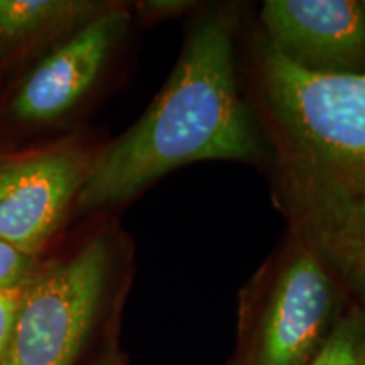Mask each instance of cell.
<instances>
[{"mask_svg": "<svg viewBox=\"0 0 365 365\" xmlns=\"http://www.w3.org/2000/svg\"><path fill=\"white\" fill-rule=\"evenodd\" d=\"M112 6L97 0H0V63L63 41Z\"/></svg>", "mask_w": 365, "mask_h": 365, "instance_id": "9", "label": "cell"}, {"mask_svg": "<svg viewBox=\"0 0 365 365\" xmlns=\"http://www.w3.org/2000/svg\"><path fill=\"white\" fill-rule=\"evenodd\" d=\"M235 26L227 7L193 22L148 110L93 154L75 210L90 213L124 203L190 163L266 159L264 130L240 95Z\"/></svg>", "mask_w": 365, "mask_h": 365, "instance_id": "1", "label": "cell"}, {"mask_svg": "<svg viewBox=\"0 0 365 365\" xmlns=\"http://www.w3.org/2000/svg\"><path fill=\"white\" fill-rule=\"evenodd\" d=\"M97 365H125V360L122 357V354L118 352L115 344H108Z\"/></svg>", "mask_w": 365, "mask_h": 365, "instance_id": "14", "label": "cell"}, {"mask_svg": "<svg viewBox=\"0 0 365 365\" xmlns=\"http://www.w3.org/2000/svg\"><path fill=\"white\" fill-rule=\"evenodd\" d=\"M115 247L98 234L61 261L38 267L24 287L0 365H75L102 308Z\"/></svg>", "mask_w": 365, "mask_h": 365, "instance_id": "3", "label": "cell"}, {"mask_svg": "<svg viewBox=\"0 0 365 365\" xmlns=\"http://www.w3.org/2000/svg\"><path fill=\"white\" fill-rule=\"evenodd\" d=\"M308 365H365L364 309H350L340 318Z\"/></svg>", "mask_w": 365, "mask_h": 365, "instance_id": "10", "label": "cell"}, {"mask_svg": "<svg viewBox=\"0 0 365 365\" xmlns=\"http://www.w3.org/2000/svg\"><path fill=\"white\" fill-rule=\"evenodd\" d=\"M362 7H364V9H365V0H364V2H362Z\"/></svg>", "mask_w": 365, "mask_h": 365, "instance_id": "15", "label": "cell"}, {"mask_svg": "<svg viewBox=\"0 0 365 365\" xmlns=\"http://www.w3.org/2000/svg\"><path fill=\"white\" fill-rule=\"evenodd\" d=\"M259 91L286 203H365V73L318 75L255 46Z\"/></svg>", "mask_w": 365, "mask_h": 365, "instance_id": "2", "label": "cell"}, {"mask_svg": "<svg viewBox=\"0 0 365 365\" xmlns=\"http://www.w3.org/2000/svg\"><path fill=\"white\" fill-rule=\"evenodd\" d=\"M129 26V12L113 4L68 36L33 66L9 103L14 120L51 124L90 93Z\"/></svg>", "mask_w": 365, "mask_h": 365, "instance_id": "6", "label": "cell"}, {"mask_svg": "<svg viewBox=\"0 0 365 365\" xmlns=\"http://www.w3.org/2000/svg\"><path fill=\"white\" fill-rule=\"evenodd\" d=\"M264 39L291 65L318 75L365 73V9L357 0H267Z\"/></svg>", "mask_w": 365, "mask_h": 365, "instance_id": "7", "label": "cell"}, {"mask_svg": "<svg viewBox=\"0 0 365 365\" xmlns=\"http://www.w3.org/2000/svg\"><path fill=\"white\" fill-rule=\"evenodd\" d=\"M293 232L365 304V203H286Z\"/></svg>", "mask_w": 365, "mask_h": 365, "instance_id": "8", "label": "cell"}, {"mask_svg": "<svg viewBox=\"0 0 365 365\" xmlns=\"http://www.w3.org/2000/svg\"><path fill=\"white\" fill-rule=\"evenodd\" d=\"M38 271V257L27 255L0 239V291L26 286Z\"/></svg>", "mask_w": 365, "mask_h": 365, "instance_id": "11", "label": "cell"}, {"mask_svg": "<svg viewBox=\"0 0 365 365\" xmlns=\"http://www.w3.org/2000/svg\"><path fill=\"white\" fill-rule=\"evenodd\" d=\"M262 286L252 365H308L336 325L335 276L293 232L266 264Z\"/></svg>", "mask_w": 365, "mask_h": 365, "instance_id": "4", "label": "cell"}, {"mask_svg": "<svg viewBox=\"0 0 365 365\" xmlns=\"http://www.w3.org/2000/svg\"><path fill=\"white\" fill-rule=\"evenodd\" d=\"M91 159L68 140L0 159V239L38 257L75 208Z\"/></svg>", "mask_w": 365, "mask_h": 365, "instance_id": "5", "label": "cell"}, {"mask_svg": "<svg viewBox=\"0 0 365 365\" xmlns=\"http://www.w3.org/2000/svg\"><path fill=\"white\" fill-rule=\"evenodd\" d=\"M195 7L191 0H144L137 4L140 17L148 22H159L180 17Z\"/></svg>", "mask_w": 365, "mask_h": 365, "instance_id": "13", "label": "cell"}, {"mask_svg": "<svg viewBox=\"0 0 365 365\" xmlns=\"http://www.w3.org/2000/svg\"><path fill=\"white\" fill-rule=\"evenodd\" d=\"M24 287L0 291V362L6 357L9 344H11L14 327H16L17 313H19Z\"/></svg>", "mask_w": 365, "mask_h": 365, "instance_id": "12", "label": "cell"}]
</instances>
